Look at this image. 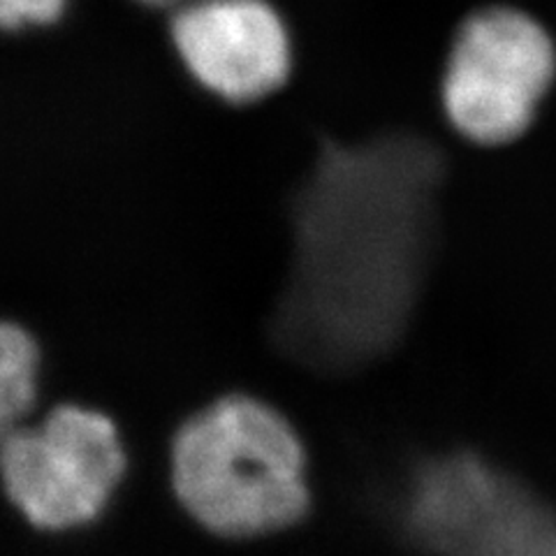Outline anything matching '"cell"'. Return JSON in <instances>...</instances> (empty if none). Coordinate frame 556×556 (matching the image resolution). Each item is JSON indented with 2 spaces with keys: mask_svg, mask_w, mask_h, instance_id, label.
<instances>
[{
  "mask_svg": "<svg viewBox=\"0 0 556 556\" xmlns=\"http://www.w3.org/2000/svg\"><path fill=\"white\" fill-rule=\"evenodd\" d=\"M437 155L413 137L325 147L294 212L286 334L323 367H353L402 332L427 251Z\"/></svg>",
  "mask_w": 556,
  "mask_h": 556,
  "instance_id": "cell-1",
  "label": "cell"
},
{
  "mask_svg": "<svg viewBox=\"0 0 556 556\" xmlns=\"http://www.w3.org/2000/svg\"><path fill=\"white\" fill-rule=\"evenodd\" d=\"M304 464L286 417L247 394L216 399L172 441L174 494L206 531L225 538L298 525L311 503Z\"/></svg>",
  "mask_w": 556,
  "mask_h": 556,
  "instance_id": "cell-2",
  "label": "cell"
},
{
  "mask_svg": "<svg viewBox=\"0 0 556 556\" xmlns=\"http://www.w3.org/2000/svg\"><path fill=\"white\" fill-rule=\"evenodd\" d=\"M554 77L556 47L543 24L515 8H484L466 16L450 45L443 112L471 142L508 144L533 124Z\"/></svg>",
  "mask_w": 556,
  "mask_h": 556,
  "instance_id": "cell-3",
  "label": "cell"
},
{
  "mask_svg": "<svg viewBox=\"0 0 556 556\" xmlns=\"http://www.w3.org/2000/svg\"><path fill=\"white\" fill-rule=\"evenodd\" d=\"M0 468L33 527L65 531L98 519L126 473V455L108 415L67 404L38 427L5 429Z\"/></svg>",
  "mask_w": 556,
  "mask_h": 556,
  "instance_id": "cell-4",
  "label": "cell"
},
{
  "mask_svg": "<svg viewBox=\"0 0 556 556\" xmlns=\"http://www.w3.org/2000/svg\"><path fill=\"white\" fill-rule=\"evenodd\" d=\"M402 527L415 545L450 556H556V527L543 508L471 455L417 466Z\"/></svg>",
  "mask_w": 556,
  "mask_h": 556,
  "instance_id": "cell-5",
  "label": "cell"
},
{
  "mask_svg": "<svg viewBox=\"0 0 556 556\" xmlns=\"http://www.w3.org/2000/svg\"><path fill=\"white\" fill-rule=\"evenodd\" d=\"M169 38L188 75L225 102H257L290 77V33L267 0L181 3Z\"/></svg>",
  "mask_w": 556,
  "mask_h": 556,
  "instance_id": "cell-6",
  "label": "cell"
},
{
  "mask_svg": "<svg viewBox=\"0 0 556 556\" xmlns=\"http://www.w3.org/2000/svg\"><path fill=\"white\" fill-rule=\"evenodd\" d=\"M40 348L26 327H0V425L20 427L38 396Z\"/></svg>",
  "mask_w": 556,
  "mask_h": 556,
  "instance_id": "cell-7",
  "label": "cell"
},
{
  "mask_svg": "<svg viewBox=\"0 0 556 556\" xmlns=\"http://www.w3.org/2000/svg\"><path fill=\"white\" fill-rule=\"evenodd\" d=\"M67 0H0V24L5 30L51 26L61 20Z\"/></svg>",
  "mask_w": 556,
  "mask_h": 556,
  "instance_id": "cell-8",
  "label": "cell"
},
{
  "mask_svg": "<svg viewBox=\"0 0 556 556\" xmlns=\"http://www.w3.org/2000/svg\"><path fill=\"white\" fill-rule=\"evenodd\" d=\"M137 3L149 5V8H174L181 5V0H137Z\"/></svg>",
  "mask_w": 556,
  "mask_h": 556,
  "instance_id": "cell-9",
  "label": "cell"
}]
</instances>
